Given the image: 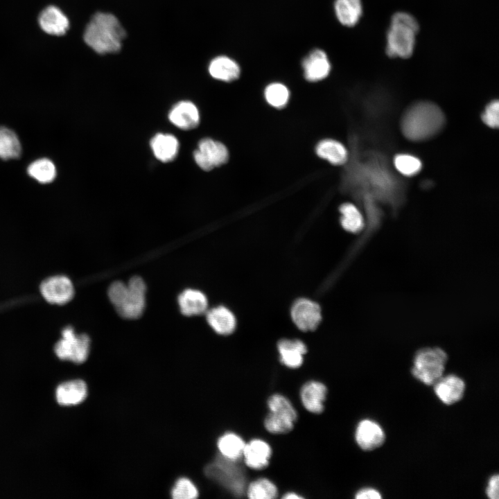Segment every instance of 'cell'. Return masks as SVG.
Listing matches in <instances>:
<instances>
[{
	"label": "cell",
	"mask_w": 499,
	"mask_h": 499,
	"mask_svg": "<svg viewBox=\"0 0 499 499\" xmlns=\"http://www.w3.org/2000/svg\"><path fill=\"white\" fill-rule=\"evenodd\" d=\"M30 177L41 184L52 182L56 177V168L54 163L46 158L33 161L27 168Z\"/></svg>",
	"instance_id": "obj_29"
},
{
	"label": "cell",
	"mask_w": 499,
	"mask_h": 499,
	"mask_svg": "<svg viewBox=\"0 0 499 499\" xmlns=\"http://www.w3.org/2000/svg\"><path fill=\"white\" fill-rule=\"evenodd\" d=\"M355 439L358 446L369 451L380 447L385 440V434L383 428L376 421L365 419L359 421L356 432Z\"/></svg>",
	"instance_id": "obj_12"
},
{
	"label": "cell",
	"mask_w": 499,
	"mask_h": 499,
	"mask_svg": "<svg viewBox=\"0 0 499 499\" xmlns=\"http://www.w3.org/2000/svg\"><path fill=\"white\" fill-rule=\"evenodd\" d=\"M327 388L324 384L317 380L305 383L300 389V399L306 410L319 414L324 410Z\"/></svg>",
	"instance_id": "obj_16"
},
{
	"label": "cell",
	"mask_w": 499,
	"mask_h": 499,
	"mask_svg": "<svg viewBox=\"0 0 499 499\" xmlns=\"http://www.w3.org/2000/svg\"><path fill=\"white\" fill-rule=\"evenodd\" d=\"M39 24L44 32L53 35L64 34L69 25L67 16L54 6H48L42 11Z\"/></svg>",
	"instance_id": "obj_20"
},
{
	"label": "cell",
	"mask_w": 499,
	"mask_h": 499,
	"mask_svg": "<svg viewBox=\"0 0 499 499\" xmlns=\"http://www.w3.org/2000/svg\"><path fill=\"white\" fill-rule=\"evenodd\" d=\"M44 298L51 304H64L73 297L74 288L66 276H55L45 279L40 285Z\"/></svg>",
	"instance_id": "obj_11"
},
{
	"label": "cell",
	"mask_w": 499,
	"mask_h": 499,
	"mask_svg": "<svg viewBox=\"0 0 499 499\" xmlns=\"http://www.w3.org/2000/svg\"><path fill=\"white\" fill-rule=\"evenodd\" d=\"M88 394L85 381L80 379L71 380L60 384L55 392L57 402L60 405L69 406L81 403Z\"/></svg>",
	"instance_id": "obj_18"
},
{
	"label": "cell",
	"mask_w": 499,
	"mask_h": 499,
	"mask_svg": "<svg viewBox=\"0 0 499 499\" xmlns=\"http://www.w3.org/2000/svg\"><path fill=\"white\" fill-rule=\"evenodd\" d=\"M447 361V353L439 347L421 349L414 357L412 374L422 383L433 385L444 376Z\"/></svg>",
	"instance_id": "obj_5"
},
{
	"label": "cell",
	"mask_w": 499,
	"mask_h": 499,
	"mask_svg": "<svg viewBox=\"0 0 499 499\" xmlns=\"http://www.w3.org/2000/svg\"><path fill=\"white\" fill-rule=\"evenodd\" d=\"M62 335V338L55 345L56 356L76 364L84 362L89 353V338L86 334H76L71 326L64 328Z\"/></svg>",
	"instance_id": "obj_7"
},
{
	"label": "cell",
	"mask_w": 499,
	"mask_h": 499,
	"mask_svg": "<svg viewBox=\"0 0 499 499\" xmlns=\"http://www.w3.org/2000/svg\"><path fill=\"white\" fill-rule=\"evenodd\" d=\"M280 360L287 367H299L307 351L306 344L299 340L282 339L277 344Z\"/></svg>",
	"instance_id": "obj_19"
},
{
	"label": "cell",
	"mask_w": 499,
	"mask_h": 499,
	"mask_svg": "<svg viewBox=\"0 0 499 499\" xmlns=\"http://www.w3.org/2000/svg\"><path fill=\"white\" fill-rule=\"evenodd\" d=\"M304 78L309 82H318L330 73L331 64L327 54L322 49L311 51L303 60Z\"/></svg>",
	"instance_id": "obj_14"
},
{
	"label": "cell",
	"mask_w": 499,
	"mask_h": 499,
	"mask_svg": "<svg viewBox=\"0 0 499 499\" xmlns=\"http://www.w3.org/2000/svg\"><path fill=\"white\" fill-rule=\"evenodd\" d=\"M245 442L234 432H226L217 441L220 455L228 459L238 461L242 457Z\"/></svg>",
	"instance_id": "obj_27"
},
{
	"label": "cell",
	"mask_w": 499,
	"mask_h": 499,
	"mask_svg": "<svg viewBox=\"0 0 499 499\" xmlns=\"http://www.w3.org/2000/svg\"><path fill=\"white\" fill-rule=\"evenodd\" d=\"M444 116L441 110L428 102L418 103L405 114L401 129L406 138L422 141L437 134L443 127Z\"/></svg>",
	"instance_id": "obj_1"
},
{
	"label": "cell",
	"mask_w": 499,
	"mask_h": 499,
	"mask_svg": "<svg viewBox=\"0 0 499 499\" xmlns=\"http://www.w3.org/2000/svg\"><path fill=\"white\" fill-rule=\"evenodd\" d=\"M317 155L335 166L346 163L348 152L344 146L333 139H324L319 141L315 148Z\"/></svg>",
	"instance_id": "obj_25"
},
{
	"label": "cell",
	"mask_w": 499,
	"mask_h": 499,
	"mask_svg": "<svg viewBox=\"0 0 499 499\" xmlns=\"http://www.w3.org/2000/svg\"><path fill=\"white\" fill-rule=\"evenodd\" d=\"M206 319L212 329L220 335H229L236 329V320L234 315L223 306L207 310Z\"/></svg>",
	"instance_id": "obj_22"
},
{
	"label": "cell",
	"mask_w": 499,
	"mask_h": 499,
	"mask_svg": "<svg viewBox=\"0 0 499 499\" xmlns=\"http://www.w3.org/2000/svg\"><path fill=\"white\" fill-rule=\"evenodd\" d=\"M484 123L490 128H496L499 124V104L498 100L491 102L482 116Z\"/></svg>",
	"instance_id": "obj_36"
},
{
	"label": "cell",
	"mask_w": 499,
	"mask_h": 499,
	"mask_svg": "<svg viewBox=\"0 0 499 499\" xmlns=\"http://www.w3.org/2000/svg\"><path fill=\"white\" fill-rule=\"evenodd\" d=\"M342 227L351 233H358L364 227L363 217L358 209L351 203H344L340 207Z\"/></svg>",
	"instance_id": "obj_30"
},
{
	"label": "cell",
	"mask_w": 499,
	"mask_h": 499,
	"mask_svg": "<svg viewBox=\"0 0 499 499\" xmlns=\"http://www.w3.org/2000/svg\"><path fill=\"white\" fill-rule=\"evenodd\" d=\"M204 473L235 496L239 497L245 493V474L237 461L228 459L220 455L205 466Z\"/></svg>",
	"instance_id": "obj_4"
},
{
	"label": "cell",
	"mask_w": 499,
	"mask_h": 499,
	"mask_svg": "<svg viewBox=\"0 0 499 499\" xmlns=\"http://www.w3.org/2000/svg\"><path fill=\"white\" fill-rule=\"evenodd\" d=\"M193 157L200 168L209 171L227 162L229 151L222 142L204 138L200 141L198 148L193 152Z\"/></svg>",
	"instance_id": "obj_9"
},
{
	"label": "cell",
	"mask_w": 499,
	"mask_h": 499,
	"mask_svg": "<svg viewBox=\"0 0 499 499\" xmlns=\"http://www.w3.org/2000/svg\"><path fill=\"white\" fill-rule=\"evenodd\" d=\"M396 168L403 175L412 176L417 174L421 168V161L410 155H398L394 158Z\"/></svg>",
	"instance_id": "obj_34"
},
{
	"label": "cell",
	"mask_w": 499,
	"mask_h": 499,
	"mask_svg": "<svg viewBox=\"0 0 499 499\" xmlns=\"http://www.w3.org/2000/svg\"><path fill=\"white\" fill-rule=\"evenodd\" d=\"M209 72L215 79L231 82L238 78L240 74L239 64L233 59L220 55L213 59L209 66Z\"/></svg>",
	"instance_id": "obj_23"
},
{
	"label": "cell",
	"mask_w": 499,
	"mask_h": 499,
	"mask_svg": "<svg viewBox=\"0 0 499 499\" xmlns=\"http://www.w3.org/2000/svg\"><path fill=\"white\" fill-rule=\"evenodd\" d=\"M177 301L181 313L186 316L202 315L207 310V298L198 290H184L179 295Z\"/></svg>",
	"instance_id": "obj_21"
},
{
	"label": "cell",
	"mask_w": 499,
	"mask_h": 499,
	"mask_svg": "<svg viewBox=\"0 0 499 499\" xmlns=\"http://www.w3.org/2000/svg\"><path fill=\"white\" fill-rule=\"evenodd\" d=\"M334 10L339 22L344 26L353 27L362 15L361 0H335Z\"/></svg>",
	"instance_id": "obj_24"
},
{
	"label": "cell",
	"mask_w": 499,
	"mask_h": 499,
	"mask_svg": "<svg viewBox=\"0 0 499 499\" xmlns=\"http://www.w3.org/2000/svg\"><path fill=\"white\" fill-rule=\"evenodd\" d=\"M419 26L408 12H396L391 17L386 34L385 52L389 58L406 59L412 56Z\"/></svg>",
	"instance_id": "obj_3"
},
{
	"label": "cell",
	"mask_w": 499,
	"mask_h": 499,
	"mask_svg": "<svg viewBox=\"0 0 499 499\" xmlns=\"http://www.w3.org/2000/svg\"><path fill=\"white\" fill-rule=\"evenodd\" d=\"M282 498L285 499H301L303 497L295 492H288Z\"/></svg>",
	"instance_id": "obj_39"
},
{
	"label": "cell",
	"mask_w": 499,
	"mask_h": 499,
	"mask_svg": "<svg viewBox=\"0 0 499 499\" xmlns=\"http://www.w3.org/2000/svg\"><path fill=\"white\" fill-rule=\"evenodd\" d=\"M152 150L157 159L163 162L173 161L179 150L177 139L168 134H157L150 141Z\"/></svg>",
	"instance_id": "obj_26"
},
{
	"label": "cell",
	"mask_w": 499,
	"mask_h": 499,
	"mask_svg": "<svg viewBox=\"0 0 499 499\" xmlns=\"http://www.w3.org/2000/svg\"><path fill=\"white\" fill-rule=\"evenodd\" d=\"M290 314L293 323L302 331H314L322 320L320 306L308 299H297L292 306Z\"/></svg>",
	"instance_id": "obj_10"
},
{
	"label": "cell",
	"mask_w": 499,
	"mask_h": 499,
	"mask_svg": "<svg viewBox=\"0 0 499 499\" xmlns=\"http://www.w3.org/2000/svg\"><path fill=\"white\" fill-rule=\"evenodd\" d=\"M128 292V285L122 281L113 282L109 287L107 295L111 303L115 308L123 301Z\"/></svg>",
	"instance_id": "obj_35"
},
{
	"label": "cell",
	"mask_w": 499,
	"mask_h": 499,
	"mask_svg": "<svg viewBox=\"0 0 499 499\" xmlns=\"http://www.w3.org/2000/svg\"><path fill=\"white\" fill-rule=\"evenodd\" d=\"M270 412L264 420V427L270 433L284 434L291 431L297 413L288 399L283 395H272L267 402Z\"/></svg>",
	"instance_id": "obj_6"
},
{
	"label": "cell",
	"mask_w": 499,
	"mask_h": 499,
	"mask_svg": "<svg viewBox=\"0 0 499 499\" xmlns=\"http://www.w3.org/2000/svg\"><path fill=\"white\" fill-rule=\"evenodd\" d=\"M433 385L436 396L447 405L459 402L466 390L465 382L455 374L441 376Z\"/></svg>",
	"instance_id": "obj_13"
},
{
	"label": "cell",
	"mask_w": 499,
	"mask_h": 499,
	"mask_svg": "<svg viewBox=\"0 0 499 499\" xmlns=\"http://www.w3.org/2000/svg\"><path fill=\"white\" fill-rule=\"evenodd\" d=\"M251 499H273L278 495L277 486L270 480L262 478L252 482L245 489Z\"/></svg>",
	"instance_id": "obj_31"
},
{
	"label": "cell",
	"mask_w": 499,
	"mask_h": 499,
	"mask_svg": "<svg viewBox=\"0 0 499 499\" xmlns=\"http://www.w3.org/2000/svg\"><path fill=\"white\" fill-rule=\"evenodd\" d=\"M170 121L177 128L189 130L200 123L197 107L190 101H181L173 106L168 114Z\"/></svg>",
	"instance_id": "obj_17"
},
{
	"label": "cell",
	"mask_w": 499,
	"mask_h": 499,
	"mask_svg": "<svg viewBox=\"0 0 499 499\" xmlns=\"http://www.w3.org/2000/svg\"><path fill=\"white\" fill-rule=\"evenodd\" d=\"M264 97L270 106L281 109L288 104L290 99V91L283 83L272 82L265 88Z\"/></svg>",
	"instance_id": "obj_32"
},
{
	"label": "cell",
	"mask_w": 499,
	"mask_h": 499,
	"mask_svg": "<svg viewBox=\"0 0 499 499\" xmlns=\"http://www.w3.org/2000/svg\"><path fill=\"white\" fill-rule=\"evenodd\" d=\"M21 146L16 133L3 126H0V159H18L21 155Z\"/></svg>",
	"instance_id": "obj_28"
},
{
	"label": "cell",
	"mask_w": 499,
	"mask_h": 499,
	"mask_svg": "<svg viewBox=\"0 0 499 499\" xmlns=\"http://www.w3.org/2000/svg\"><path fill=\"white\" fill-rule=\"evenodd\" d=\"M356 499H380L382 496L380 493L373 488H364L360 489L356 494Z\"/></svg>",
	"instance_id": "obj_38"
},
{
	"label": "cell",
	"mask_w": 499,
	"mask_h": 499,
	"mask_svg": "<svg viewBox=\"0 0 499 499\" xmlns=\"http://www.w3.org/2000/svg\"><path fill=\"white\" fill-rule=\"evenodd\" d=\"M127 285V294L123 302L115 308L123 318L137 319L145 309L146 286L140 277H132Z\"/></svg>",
	"instance_id": "obj_8"
},
{
	"label": "cell",
	"mask_w": 499,
	"mask_h": 499,
	"mask_svg": "<svg viewBox=\"0 0 499 499\" xmlns=\"http://www.w3.org/2000/svg\"><path fill=\"white\" fill-rule=\"evenodd\" d=\"M125 32L112 14L98 12L86 27L84 40L98 53H114L120 50Z\"/></svg>",
	"instance_id": "obj_2"
},
{
	"label": "cell",
	"mask_w": 499,
	"mask_h": 499,
	"mask_svg": "<svg viewBox=\"0 0 499 499\" xmlns=\"http://www.w3.org/2000/svg\"><path fill=\"white\" fill-rule=\"evenodd\" d=\"M271 455V447L266 441L254 439L245 443L242 457L247 467L261 470L268 465Z\"/></svg>",
	"instance_id": "obj_15"
},
{
	"label": "cell",
	"mask_w": 499,
	"mask_h": 499,
	"mask_svg": "<svg viewBox=\"0 0 499 499\" xmlns=\"http://www.w3.org/2000/svg\"><path fill=\"white\" fill-rule=\"evenodd\" d=\"M499 476L498 474L492 475L489 481L486 489V494L490 499H498L499 493Z\"/></svg>",
	"instance_id": "obj_37"
},
{
	"label": "cell",
	"mask_w": 499,
	"mask_h": 499,
	"mask_svg": "<svg viewBox=\"0 0 499 499\" xmlns=\"http://www.w3.org/2000/svg\"><path fill=\"white\" fill-rule=\"evenodd\" d=\"M198 494L195 485L186 478H179L171 490V496L174 499H194Z\"/></svg>",
	"instance_id": "obj_33"
}]
</instances>
